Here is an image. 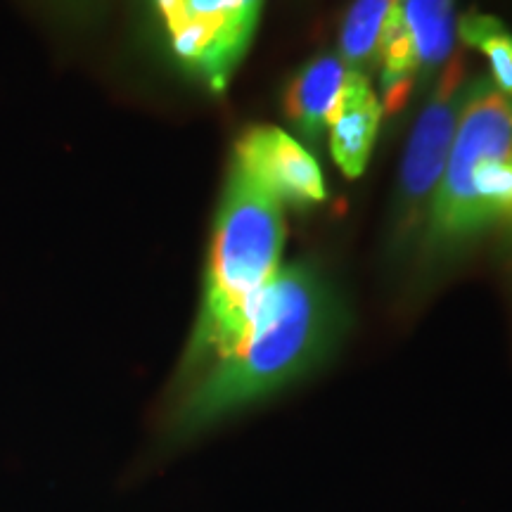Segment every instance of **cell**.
<instances>
[{
    "label": "cell",
    "mask_w": 512,
    "mask_h": 512,
    "mask_svg": "<svg viewBox=\"0 0 512 512\" xmlns=\"http://www.w3.org/2000/svg\"><path fill=\"white\" fill-rule=\"evenodd\" d=\"M470 86L472 83H465L463 55L453 53L451 60L444 64L430 102L415 121L403 155L401 204L406 216L418 214L439 185V178L444 176Z\"/></svg>",
    "instance_id": "5"
},
{
    "label": "cell",
    "mask_w": 512,
    "mask_h": 512,
    "mask_svg": "<svg viewBox=\"0 0 512 512\" xmlns=\"http://www.w3.org/2000/svg\"><path fill=\"white\" fill-rule=\"evenodd\" d=\"M375 60L382 67V112L394 117L406 107L415 76L420 74L418 57H415L411 34H408L406 22H403L399 5L387 17L380 43H377Z\"/></svg>",
    "instance_id": "10"
},
{
    "label": "cell",
    "mask_w": 512,
    "mask_h": 512,
    "mask_svg": "<svg viewBox=\"0 0 512 512\" xmlns=\"http://www.w3.org/2000/svg\"><path fill=\"white\" fill-rule=\"evenodd\" d=\"M401 17L411 34L420 72L444 67L456 46V3L453 0H401Z\"/></svg>",
    "instance_id": "9"
},
{
    "label": "cell",
    "mask_w": 512,
    "mask_h": 512,
    "mask_svg": "<svg viewBox=\"0 0 512 512\" xmlns=\"http://www.w3.org/2000/svg\"><path fill=\"white\" fill-rule=\"evenodd\" d=\"M347 74V64L337 55H320L287 86L285 112L306 138L316 140L328 124Z\"/></svg>",
    "instance_id": "8"
},
{
    "label": "cell",
    "mask_w": 512,
    "mask_h": 512,
    "mask_svg": "<svg viewBox=\"0 0 512 512\" xmlns=\"http://www.w3.org/2000/svg\"><path fill=\"white\" fill-rule=\"evenodd\" d=\"M489 226L512 230V98L472 81L430 211V242L458 245Z\"/></svg>",
    "instance_id": "3"
},
{
    "label": "cell",
    "mask_w": 512,
    "mask_h": 512,
    "mask_svg": "<svg viewBox=\"0 0 512 512\" xmlns=\"http://www.w3.org/2000/svg\"><path fill=\"white\" fill-rule=\"evenodd\" d=\"M382 114L380 100L366 76L356 69H349L328 117L332 159L344 176L358 178L366 171L382 124Z\"/></svg>",
    "instance_id": "7"
},
{
    "label": "cell",
    "mask_w": 512,
    "mask_h": 512,
    "mask_svg": "<svg viewBox=\"0 0 512 512\" xmlns=\"http://www.w3.org/2000/svg\"><path fill=\"white\" fill-rule=\"evenodd\" d=\"M344 332V309L328 280L309 264L285 266L256 299L233 349L174 384L164 418L166 439L200 437L254 403L316 370Z\"/></svg>",
    "instance_id": "1"
},
{
    "label": "cell",
    "mask_w": 512,
    "mask_h": 512,
    "mask_svg": "<svg viewBox=\"0 0 512 512\" xmlns=\"http://www.w3.org/2000/svg\"><path fill=\"white\" fill-rule=\"evenodd\" d=\"M233 164L280 204L309 207L328 195L316 159L275 126L249 128L235 145Z\"/></svg>",
    "instance_id": "6"
},
{
    "label": "cell",
    "mask_w": 512,
    "mask_h": 512,
    "mask_svg": "<svg viewBox=\"0 0 512 512\" xmlns=\"http://www.w3.org/2000/svg\"><path fill=\"white\" fill-rule=\"evenodd\" d=\"M396 5H399V0H354L351 3L342 24L339 50L356 72L375 62L380 34Z\"/></svg>",
    "instance_id": "11"
},
{
    "label": "cell",
    "mask_w": 512,
    "mask_h": 512,
    "mask_svg": "<svg viewBox=\"0 0 512 512\" xmlns=\"http://www.w3.org/2000/svg\"><path fill=\"white\" fill-rule=\"evenodd\" d=\"M152 8H155L164 31H169L176 24L178 15H181L183 0H152Z\"/></svg>",
    "instance_id": "13"
},
{
    "label": "cell",
    "mask_w": 512,
    "mask_h": 512,
    "mask_svg": "<svg viewBox=\"0 0 512 512\" xmlns=\"http://www.w3.org/2000/svg\"><path fill=\"white\" fill-rule=\"evenodd\" d=\"M283 245V204L230 164L211 235L202 302L176 384L195 377L233 349L247 328L259 294L280 271Z\"/></svg>",
    "instance_id": "2"
},
{
    "label": "cell",
    "mask_w": 512,
    "mask_h": 512,
    "mask_svg": "<svg viewBox=\"0 0 512 512\" xmlns=\"http://www.w3.org/2000/svg\"><path fill=\"white\" fill-rule=\"evenodd\" d=\"M458 34L467 46L482 50L494 74V86L512 98V31L494 15L467 12L460 17Z\"/></svg>",
    "instance_id": "12"
},
{
    "label": "cell",
    "mask_w": 512,
    "mask_h": 512,
    "mask_svg": "<svg viewBox=\"0 0 512 512\" xmlns=\"http://www.w3.org/2000/svg\"><path fill=\"white\" fill-rule=\"evenodd\" d=\"M74 3H81V0H74Z\"/></svg>",
    "instance_id": "14"
},
{
    "label": "cell",
    "mask_w": 512,
    "mask_h": 512,
    "mask_svg": "<svg viewBox=\"0 0 512 512\" xmlns=\"http://www.w3.org/2000/svg\"><path fill=\"white\" fill-rule=\"evenodd\" d=\"M264 0H183L176 24L166 31L185 72L221 93L245 57Z\"/></svg>",
    "instance_id": "4"
}]
</instances>
